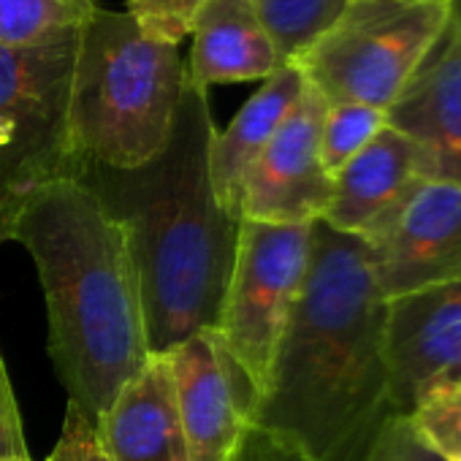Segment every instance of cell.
<instances>
[{"mask_svg":"<svg viewBox=\"0 0 461 461\" xmlns=\"http://www.w3.org/2000/svg\"><path fill=\"white\" fill-rule=\"evenodd\" d=\"M185 85L182 44L98 4L79 31L68 109L71 158L120 168L149 160L168 141Z\"/></svg>","mask_w":461,"mask_h":461,"instance_id":"277c9868","label":"cell"},{"mask_svg":"<svg viewBox=\"0 0 461 461\" xmlns=\"http://www.w3.org/2000/svg\"><path fill=\"white\" fill-rule=\"evenodd\" d=\"M383 299L366 245L312 222L310 267L250 429L307 461H364L388 410Z\"/></svg>","mask_w":461,"mask_h":461,"instance_id":"6da1fadb","label":"cell"},{"mask_svg":"<svg viewBox=\"0 0 461 461\" xmlns=\"http://www.w3.org/2000/svg\"><path fill=\"white\" fill-rule=\"evenodd\" d=\"M9 242H20L39 272L50 358L93 420L147 364V326L139 277L122 228L74 176L33 190L12 220Z\"/></svg>","mask_w":461,"mask_h":461,"instance_id":"3957f363","label":"cell"},{"mask_svg":"<svg viewBox=\"0 0 461 461\" xmlns=\"http://www.w3.org/2000/svg\"><path fill=\"white\" fill-rule=\"evenodd\" d=\"M307 87L296 63H285L248 98L222 131H214L209 147V176L220 206L242 222V182L277 128L285 122Z\"/></svg>","mask_w":461,"mask_h":461,"instance_id":"2e32d148","label":"cell"},{"mask_svg":"<svg viewBox=\"0 0 461 461\" xmlns=\"http://www.w3.org/2000/svg\"><path fill=\"white\" fill-rule=\"evenodd\" d=\"M388 114L366 104H326L321 122V163L326 174H334L348 166L383 128Z\"/></svg>","mask_w":461,"mask_h":461,"instance_id":"d6986e66","label":"cell"},{"mask_svg":"<svg viewBox=\"0 0 461 461\" xmlns=\"http://www.w3.org/2000/svg\"><path fill=\"white\" fill-rule=\"evenodd\" d=\"M47 461H112L98 439L95 420L79 404L68 402L58 445Z\"/></svg>","mask_w":461,"mask_h":461,"instance_id":"7402d4cb","label":"cell"},{"mask_svg":"<svg viewBox=\"0 0 461 461\" xmlns=\"http://www.w3.org/2000/svg\"><path fill=\"white\" fill-rule=\"evenodd\" d=\"M348 4L350 0H256V9L280 55L294 63L321 33L331 28Z\"/></svg>","mask_w":461,"mask_h":461,"instance_id":"ac0fdd59","label":"cell"},{"mask_svg":"<svg viewBox=\"0 0 461 461\" xmlns=\"http://www.w3.org/2000/svg\"><path fill=\"white\" fill-rule=\"evenodd\" d=\"M388 410L407 415L437 383L461 380V280L388 302Z\"/></svg>","mask_w":461,"mask_h":461,"instance_id":"8fae6325","label":"cell"},{"mask_svg":"<svg viewBox=\"0 0 461 461\" xmlns=\"http://www.w3.org/2000/svg\"><path fill=\"white\" fill-rule=\"evenodd\" d=\"M415 434L445 461H461V380L431 385L407 412Z\"/></svg>","mask_w":461,"mask_h":461,"instance_id":"ffe728a7","label":"cell"},{"mask_svg":"<svg viewBox=\"0 0 461 461\" xmlns=\"http://www.w3.org/2000/svg\"><path fill=\"white\" fill-rule=\"evenodd\" d=\"M385 114L391 128L420 147L431 179L461 185V0L453 4L442 39Z\"/></svg>","mask_w":461,"mask_h":461,"instance_id":"7c38bea8","label":"cell"},{"mask_svg":"<svg viewBox=\"0 0 461 461\" xmlns=\"http://www.w3.org/2000/svg\"><path fill=\"white\" fill-rule=\"evenodd\" d=\"M426 179H431V171L420 147L385 125L348 166L334 174L323 222L339 234L364 240Z\"/></svg>","mask_w":461,"mask_h":461,"instance_id":"4fadbf2b","label":"cell"},{"mask_svg":"<svg viewBox=\"0 0 461 461\" xmlns=\"http://www.w3.org/2000/svg\"><path fill=\"white\" fill-rule=\"evenodd\" d=\"M187 82L214 85L267 82L288 60L258 17L256 0H201L190 23Z\"/></svg>","mask_w":461,"mask_h":461,"instance_id":"9a60e30c","label":"cell"},{"mask_svg":"<svg viewBox=\"0 0 461 461\" xmlns=\"http://www.w3.org/2000/svg\"><path fill=\"white\" fill-rule=\"evenodd\" d=\"M95 431L112 461H190L168 353H149L95 418Z\"/></svg>","mask_w":461,"mask_h":461,"instance_id":"5bb4252c","label":"cell"},{"mask_svg":"<svg viewBox=\"0 0 461 461\" xmlns=\"http://www.w3.org/2000/svg\"><path fill=\"white\" fill-rule=\"evenodd\" d=\"M14 456H31V453L25 442L14 388L6 372V361L0 356V458H14Z\"/></svg>","mask_w":461,"mask_h":461,"instance_id":"603a6c76","label":"cell"},{"mask_svg":"<svg viewBox=\"0 0 461 461\" xmlns=\"http://www.w3.org/2000/svg\"><path fill=\"white\" fill-rule=\"evenodd\" d=\"M326 98L304 87L242 182V220L272 225H312L331 201V176L321 163V122Z\"/></svg>","mask_w":461,"mask_h":461,"instance_id":"30bf717a","label":"cell"},{"mask_svg":"<svg viewBox=\"0 0 461 461\" xmlns=\"http://www.w3.org/2000/svg\"><path fill=\"white\" fill-rule=\"evenodd\" d=\"M453 17L442 0H350L294 63L326 104L388 112Z\"/></svg>","mask_w":461,"mask_h":461,"instance_id":"5b68a950","label":"cell"},{"mask_svg":"<svg viewBox=\"0 0 461 461\" xmlns=\"http://www.w3.org/2000/svg\"><path fill=\"white\" fill-rule=\"evenodd\" d=\"M168 353L190 461H234L258 407V391L214 329Z\"/></svg>","mask_w":461,"mask_h":461,"instance_id":"9c48e42d","label":"cell"},{"mask_svg":"<svg viewBox=\"0 0 461 461\" xmlns=\"http://www.w3.org/2000/svg\"><path fill=\"white\" fill-rule=\"evenodd\" d=\"M214 131L209 93L187 82L158 155L128 168L85 158H71L68 166V176L79 179L122 228L149 353H166L214 329L234 272L240 220L220 206L212 187Z\"/></svg>","mask_w":461,"mask_h":461,"instance_id":"7a4b0ae2","label":"cell"},{"mask_svg":"<svg viewBox=\"0 0 461 461\" xmlns=\"http://www.w3.org/2000/svg\"><path fill=\"white\" fill-rule=\"evenodd\" d=\"M0 461H33L31 456H14V458H0Z\"/></svg>","mask_w":461,"mask_h":461,"instance_id":"d4e9b609","label":"cell"},{"mask_svg":"<svg viewBox=\"0 0 461 461\" xmlns=\"http://www.w3.org/2000/svg\"><path fill=\"white\" fill-rule=\"evenodd\" d=\"M79 31L33 47L0 44V245L9 242L12 220L25 198L68 176Z\"/></svg>","mask_w":461,"mask_h":461,"instance_id":"8992f818","label":"cell"},{"mask_svg":"<svg viewBox=\"0 0 461 461\" xmlns=\"http://www.w3.org/2000/svg\"><path fill=\"white\" fill-rule=\"evenodd\" d=\"M442 4H456V0H442Z\"/></svg>","mask_w":461,"mask_h":461,"instance_id":"484cf974","label":"cell"},{"mask_svg":"<svg viewBox=\"0 0 461 461\" xmlns=\"http://www.w3.org/2000/svg\"><path fill=\"white\" fill-rule=\"evenodd\" d=\"M98 0H0V44L33 47L77 33Z\"/></svg>","mask_w":461,"mask_h":461,"instance_id":"e0dca14e","label":"cell"},{"mask_svg":"<svg viewBox=\"0 0 461 461\" xmlns=\"http://www.w3.org/2000/svg\"><path fill=\"white\" fill-rule=\"evenodd\" d=\"M240 458L242 461H307L299 450H294L291 445H285L258 429H248L242 447H240Z\"/></svg>","mask_w":461,"mask_h":461,"instance_id":"cb8c5ba5","label":"cell"},{"mask_svg":"<svg viewBox=\"0 0 461 461\" xmlns=\"http://www.w3.org/2000/svg\"><path fill=\"white\" fill-rule=\"evenodd\" d=\"M234 461H242V458H240V453H237V458H234Z\"/></svg>","mask_w":461,"mask_h":461,"instance_id":"4316f807","label":"cell"},{"mask_svg":"<svg viewBox=\"0 0 461 461\" xmlns=\"http://www.w3.org/2000/svg\"><path fill=\"white\" fill-rule=\"evenodd\" d=\"M364 245L385 302L461 280V185L420 182Z\"/></svg>","mask_w":461,"mask_h":461,"instance_id":"ba28073f","label":"cell"},{"mask_svg":"<svg viewBox=\"0 0 461 461\" xmlns=\"http://www.w3.org/2000/svg\"><path fill=\"white\" fill-rule=\"evenodd\" d=\"M310 250L312 225L240 222L234 272L214 331L225 350L248 372L258 391V402L267 391L280 339L302 294Z\"/></svg>","mask_w":461,"mask_h":461,"instance_id":"52a82bcc","label":"cell"},{"mask_svg":"<svg viewBox=\"0 0 461 461\" xmlns=\"http://www.w3.org/2000/svg\"><path fill=\"white\" fill-rule=\"evenodd\" d=\"M364 461H445L412 429L407 415L391 412L377 426Z\"/></svg>","mask_w":461,"mask_h":461,"instance_id":"44dd1931","label":"cell"}]
</instances>
